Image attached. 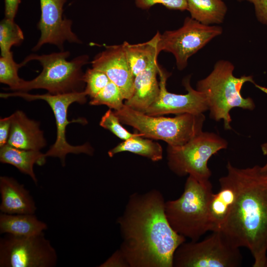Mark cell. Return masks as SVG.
I'll return each instance as SVG.
<instances>
[{"instance_id":"cell-1","label":"cell","mask_w":267,"mask_h":267,"mask_svg":"<svg viewBox=\"0 0 267 267\" xmlns=\"http://www.w3.org/2000/svg\"><path fill=\"white\" fill-rule=\"evenodd\" d=\"M161 192L134 193L117 220L122 242L119 249L130 267H173L177 249L186 238L170 225Z\"/></svg>"},{"instance_id":"cell-2","label":"cell","mask_w":267,"mask_h":267,"mask_svg":"<svg viewBox=\"0 0 267 267\" xmlns=\"http://www.w3.org/2000/svg\"><path fill=\"white\" fill-rule=\"evenodd\" d=\"M226 169L236 197L220 231L235 246L250 250L253 267H267V169L238 168L229 161Z\"/></svg>"},{"instance_id":"cell-3","label":"cell","mask_w":267,"mask_h":267,"mask_svg":"<svg viewBox=\"0 0 267 267\" xmlns=\"http://www.w3.org/2000/svg\"><path fill=\"white\" fill-rule=\"evenodd\" d=\"M234 65L229 61L221 60L215 64L212 71L206 77L197 82L196 89L205 96L210 117L216 121L222 120L224 128L231 129L230 110L235 107L253 110V100L244 98L241 90L248 82L267 93V89L257 85L251 76L236 77L233 75Z\"/></svg>"},{"instance_id":"cell-4","label":"cell","mask_w":267,"mask_h":267,"mask_svg":"<svg viewBox=\"0 0 267 267\" xmlns=\"http://www.w3.org/2000/svg\"><path fill=\"white\" fill-rule=\"evenodd\" d=\"M213 193L210 180L199 181L189 176L181 195L165 201V215L172 228L191 241L211 231L208 206Z\"/></svg>"},{"instance_id":"cell-5","label":"cell","mask_w":267,"mask_h":267,"mask_svg":"<svg viewBox=\"0 0 267 267\" xmlns=\"http://www.w3.org/2000/svg\"><path fill=\"white\" fill-rule=\"evenodd\" d=\"M114 112L122 124L133 127L143 137L162 140L172 146L183 145L202 132L206 119L203 113H184L175 117L149 116L125 104Z\"/></svg>"},{"instance_id":"cell-6","label":"cell","mask_w":267,"mask_h":267,"mask_svg":"<svg viewBox=\"0 0 267 267\" xmlns=\"http://www.w3.org/2000/svg\"><path fill=\"white\" fill-rule=\"evenodd\" d=\"M68 51L48 54H30L22 62L24 65L33 60L39 61L43 67L41 73L30 81L23 80L15 91L27 92L33 89H42L52 94L84 91L83 67L89 62V56L82 55L71 60Z\"/></svg>"},{"instance_id":"cell-7","label":"cell","mask_w":267,"mask_h":267,"mask_svg":"<svg viewBox=\"0 0 267 267\" xmlns=\"http://www.w3.org/2000/svg\"><path fill=\"white\" fill-rule=\"evenodd\" d=\"M227 146V141L218 134L202 131L183 145L168 146V167L178 176L188 175L199 181L209 180V160Z\"/></svg>"},{"instance_id":"cell-8","label":"cell","mask_w":267,"mask_h":267,"mask_svg":"<svg viewBox=\"0 0 267 267\" xmlns=\"http://www.w3.org/2000/svg\"><path fill=\"white\" fill-rule=\"evenodd\" d=\"M212 233L201 241L184 242L176 250L173 267H237L241 266L239 248L221 231Z\"/></svg>"},{"instance_id":"cell-9","label":"cell","mask_w":267,"mask_h":267,"mask_svg":"<svg viewBox=\"0 0 267 267\" xmlns=\"http://www.w3.org/2000/svg\"><path fill=\"white\" fill-rule=\"evenodd\" d=\"M1 98L12 96L22 97L27 101L43 100L51 107L56 121L57 128L56 139L50 149L44 154L46 157H54L60 159L62 166H65V159L69 153H85L92 155L93 149L86 143L82 145L73 146L69 144L66 139V128L68 124L73 122L86 123V120L78 119L72 121L67 119V111L69 106L73 103H85L87 101L85 91L74 92L65 94H52L47 93L44 94H31L28 92L14 91L11 93H1Z\"/></svg>"},{"instance_id":"cell-10","label":"cell","mask_w":267,"mask_h":267,"mask_svg":"<svg viewBox=\"0 0 267 267\" xmlns=\"http://www.w3.org/2000/svg\"><path fill=\"white\" fill-rule=\"evenodd\" d=\"M57 259L44 232L27 236L5 234L0 238V267H54Z\"/></svg>"},{"instance_id":"cell-11","label":"cell","mask_w":267,"mask_h":267,"mask_svg":"<svg viewBox=\"0 0 267 267\" xmlns=\"http://www.w3.org/2000/svg\"><path fill=\"white\" fill-rule=\"evenodd\" d=\"M222 32L220 26L205 25L187 17L179 29L160 34L158 51L172 53L178 69L182 70L187 65L189 57Z\"/></svg>"},{"instance_id":"cell-12","label":"cell","mask_w":267,"mask_h":267,"mask_svg":"<svg viewBox=\"0 0 267 267\" xmlns=\"http://www.w3.org/2000/svg\"><path fill=\"white\" fill-rule=\"evenodd\" d=\"M158 75L160 77V92L154 102L144 113L149 116H161L165 114L184 113L200 114L208 110L206 99L204 94L192 88L190 77L184 78L182 85L187 92L178 94L168 91L166 88V81L170 76L160 67Z\"/></svg>"},{"instance_id":"cell-13","label":"cell","mask_w":267,"mask_h":267,"mask_svg":"<svg viewBox=\"0 0 267 267\" xmlns=\"http://www.w3.org/2000/svg\"><path fill=\"white\" fill-rule=\"evenodd\" d=\"M41 10L38 28L41 32L40 39L33 48L38 50L44 44L56 45L63 50V44L82 42L72 30V21L63 17V6L67 0H40Z\"/></svg>"},{"instance_id":"cell-14","label":"cell","mask_w":267,"mask_h":267,"mask_svg":"<svg viewBox=\"0 0 267 267\" xmlns=\"http://www.w3.org/2000/svg\"><path fill=\"white\" fill-rule=\"evenodd\" d=\"M92 68L105 73L120 89L124 99H130L134 91V77L130 68L123 43L105 46L91 61Z\"/></svg>"},{"instance_id":"cell-15","label":"cell","mask_w":267,"mask_h":267,"mask_svg":"<svg viewBox=\"0 0 267 267\" xmlns=\"http://www.w3.org/2000/svg\"><path fill=\"white\" fill-rule=\"evenodd\" d=\"M11 122L8 144L25 150H40L46 146L39 123L28 118L21 110L10 115Z\"/></svg>"},{"instance_id":"cell-16","label":"cell","mask_w":267,"mask_h":267,"mask_svg":"<svg viewBox=\"0 0 267 267\" xmlns=\"http://www.w3.org/2000/svg\"><path fill=\"white\" fill-rule=\"evenodd\" d=\"M1 213L8 214H35L37 207L29 190L15 178L0 177Z\"/></svg>"},{"instance_id":"cell-17","label":"cell","mask_w":267,"mask_h":267,"mask_svg":"<svg viewBox=\"0 0 267 267\" xmlns=\"http://www.w3.org/2000/svg\"><path fill=\"white\" fill-rule=\"evenodd\" d=\"M159 67L157 61H155L134 77L133 93L125 100L126 105L144 113L154 102L160 92L157 79Z\"/></svg>"},{"instance_id":"cell-18","label":"cell","mask_w":267,"mask_h":267,"mask_svg":"<svg viewBox=\"0 0 267 267\" xmlns=\"http://www.w3.org/2000/svg\"><path fill=\"white\" fill-rule=\"evenodd\" d=\"M219 183L220 190L212 194L208 206L211 232L221 230L236 197L234 185L227 174L220 178Z\"/></svg>"},{"instance_id":"cell-19","label":"cell","mask_w":267,"mask_h":267,"mask_svg":"<svg viewBox=\"0 0 267 267\" xmlns=\"http://www.w3.org/2000/svg\"><path fill=\"white\" fill-rule=\"evenodd\" d=\"M46 158L39 150L19 149L8 144L0 149L1 163L15 167L22 173L30 176L35 184H37L38 179L34 171V165H43Z\"/></svg>"},{"instance_id":"cell-20","label":"cell","mask_w":267,"mask_h":267,"mask_svg":"<svg viewBox=\"0 0 267 267\" xmlns=\"http://www.w3.org/2000/svg\"><path fill=\"white\" fill-rule=\"evenodd\" d=\"M47 224L39 220L35 214H0V234L32 236L44 232Z\"/></svg>"},{"instance_id":"cell-21","label":"cell","mask_w":267,"mask_h":267,"mask_svg":"<svg viewBox=\"0 0 267 267\" xmlns=\"http://www.w3.org/2000/svg\"><path fill=\"white\" fill-rule=\"evenodd\" d=\"M160 35L157 32L151 40L143 43L131 44L124 42L127 60L134 77L157 61Z\"/></svg>"},{"instance_id":"cell-22","label":"cell","mask_w":267,"mask_h":267,"mask_svg":"<svg viewBox=\"0 0 267 267\" xmlns=\"http://www.w3.org/2000/svg\"><path fill=\"white\" fill-rule=\"evenodd\" d=\"M187 10L193 19L210 25L223 22L227 7L222 0H187Z\"/></svg>"},{"instance_id":"cell-23","label":"cell","mask_w":267,"mask_h":267,"mask_svg":"<svg viewBox=\"0 0 267 267\" xmlns=\"http://www.w3.org/2000/svg\"><path fill=\"white\" fill-rule=\"evenodd\" d=\"M128 151L157 162L162 159L163 149L161 145L142 136L132 137L118 144L110 150L108 154L112 157L120 152Z\"/></svg>"},{"instance_id":"cell-24","label":"cell","mask_w":267,"mask_h":267,"mask_svg":"<svg viewBox=\"0 0 267 267\" xmlns=\"http://www.w3.org/2000/svg\"><path fill=\"white\" fill-rule=\"evenodd\" d=\"M24 40L23 33L20 27L12 20L5 17L0 23V48L1 56L12 52L13 45H20Z\"/></svg>"},{"instance_id":"cell-25","label":"cell","mask_w":267,"mask_h":267,"mask_svg":"<svg viewBox=\"0 0 267 267\" xmlns=\"http://www.w3.org/2000/svg\"><path fill=\"white\" fill-rule=\"evenodd\" d=\"M24 65L23 62L16 63L13 59L12 52L0 58V82L7 85L10 89L15 91L23 81L18 74L19 68Z\"/></svg>"},{"instance_id":"cell-26","label":"cell","mask_w":267,"mask_h":267,"mask_svg":"<svg viewBox=\"0 0 267 267\" xmlns=\"http://www.w3.org/2000/svg\"><path fill=\"white\" fill-rule=\"evenodd\" d=\"M124 96L119 88L110 81L96 95L90 99L91 105H105L110 109L117 111L125 105Z\"/></svg>"},{"instance_id":"cell-27","label":"cell","mask_w":267,"mask_h":267,"mask_svg":"<svg viewBox=\"0 0 267 267\" xmlns=\"http://www.w3.org/2000/svg\"><path fill=\"white\" fill-rule=\"evenodd\" d=\"M86 84L84 91L90 99L96 95L110 80L103 72L93 68L88 69L84 75Z\"/></svg>"},{"instance_id":"cell-28","label":"cell","mask_w":267,"mask_h":267,"mask_svg":"<svg viewBox=\"0 0 267 267\" xmlns=\"http://www.w3.org/2000/svg\"><path fill=\"white\" fill-rule=\"evenodd\" d=\"M99 125L103 128L110 131L119 138L124 140L138 136H143V135L139 133L133 134L124 128L114 111L110 108L102 117Z\"/></svg>"},{"instance_id":"cell-29","label":"cell","mask_w":267,"mask_h":267,"mask_svg":"<svg viewBox=\"0 0 267 267\" xmlns=\"http://www.w3.org/2000/svg\"><path fill=\"white\" fill-rule=\"evenodd\" d=\"M136 6L147 10L156 4H161L169 9L184 11L187 10V0H134Z\"/></svg>"},{"instance_id":"cell-30","label":"cell","mask_w":267,"mask_h":267,"mask_svg":"<svg viewBox=\"0 0 267 267\" xmlns=\"http://www.w3.org/2000/svg\"><path fill=\"white\" fill-rule=\"evenodd\" d=\"M99 267H130L129 265L119 249L115 251Z\"/></svg>"},{"instance_id":"cell-31","label":"cell","mask_w":267,"mask_h":267,"mask_svg":"<svg viewBox=\"0 0 267 267\" xmlns=\"http://www.w3.org/2000/svg\"><path fill=\"white\" fill-rule=\"evenodd\" d=\"M253 4L258 20L267 25V0H247Z\"/></svg>"},{"instance_id":"cell-32","label":"cell","mask_w":267,"mask_h":267,"mask_svg":"<svg viewBox=\"0 0 267 267\" xmlns=\"http://www.w3.org/2000/svg\"><path fill=\"white\" fill-rule=\"evenodd\" d=\"M11 116L0 120V147L7 143L11 127Z\"/></svg>"},{"instance_id":"cell-33","label":"cell","mask_w":267,"mask_h":267,"mask_svg":"<svg viewBox=\"0 0 267 267\" xmlns=\"http://www.w3.org/2000/svg\"><path fill=\"white\" fill-rule=\"evenodd\" d=\"M21 0H4L5 17L14 20Z\"/></svg>"},{"instance_id":"cell-34","label":"cell","mask_w":267,"mask_h":267,"mask_svg":"<svg viewBox=\"0 0 267 267\" xmlns=\"http://www.w3.org/2000/svg\"><path fill=\"white\" fill-rule=\"evenodd\" d=\"M261 149L263 154L267 156V141L261 145Z\"/></svg>"},{"instance_id":"cell-35","label":"cell","mask_w":267,"mask_h":267,"mask_svg":"<svg viewBox=\"0 0 267 267\" xmlns=\"http://www.w3.org/2000/svg\"><path fill=\"white\" fill-rule=\"evenodd\" d=\"M264 166H265V168L267 169V163L264 165Z\"/></svg>"},{"instance_id":"cell-36","label":"cell","mask_w":267,"mask_h":267,"mask_svg":"<svg viewBox=\"0 0 267 267\" xmlns=\"http://www.w3.org/2000/svg\"><path fill=\"white\" fill-rule=\"evenodd\" d=\"M237 0L239 1H243L244 0Z\"/></svg>"}]
</instances>
